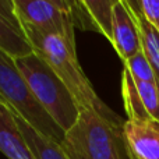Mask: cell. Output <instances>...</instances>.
Here are the masks:
<instances>
[{"label":"cell","instance_id":"6","mask_svg":"<svg viewBox=\"0 0 159 159\" xmlns=\"http://www.w3.org/2000/svg\"><path fill=\"white\" fill-rule=\"evenodd\" d=\"M112 45L123 63L141 52L138 25L127 0H116V4L113 7Z\"/></svg>","mask_w":159,"mask_h":159},{"label":"cell","instance_id":"15","mask_svg":"<svg viewBox=\"0 0 159 159\" xmlns=\"http://www.w3.org/2000/svg\"><path fill=\"white\" fill-rule=\"evenodd\" d=\"M124 69H127L130 71V74L133 75V78L137 81L143 82H157L158 80L155 75V71L152 69V66L149 64L148 59L145 57V55L141 52H138L134 57H131L130 60L124 61Z\"/></svg>","mask_w":159,"mask_h":159},{"label":"cell","instance_id":"4","mask_svg":"<svg viewBox=\"0 0 159 159\" xmlns=\"http://www.w3.org/2000/svg\"><path fill=\"white\" fill-rule=\"evenodd\" d=\"M0 101L13 113L24 119L28 124L43 135L63 143L66 133L38 103L25 78L18 70L16 59L0 50Z\"/></svg>","mask_w":159,"mask_h":159},{"label":"cell","instance_id":"1","mask_svg":"<svg viewBox=\"0 0 159 159\" xmlns=\"http://www.w3.org/2000/svg\"><path fill=\"white\" fill-rule=\"evenodd\" d=\"M34 52L45 60L49 67L56 73L59 78L64 82L70 92L73 93L81 110H92L101 117L112 123H124L126 120L115 113L95 92L87 78L84 70L77 57L75 45L60 36L45 35H27Z\"/></svg>","mask_w":159,"mask_h":159},{"label":"cell","instance_id":"11","mask_svg":"<svg viewBox=\"0 0 159 159\" xmlns=\"http://www.w3.org/2000/svg\"><path fill=\"white\" fill-rule=\"evenodd\" d=\"M134 13L135 21L138 25V32H140L141 39V50L148 59L149 64L152 66L157 75L158 84H159V32L157 28L145 18L141 8L138 7L137 0H127Z\"/></svg>","mask_w":159,"mask_h":159},{"label":"cell","instance_id":"9","mask_svg":"<svg viewBox=\"0 0 159 159\" xmlns=\"http://www.w3.org/2000/svg\"><path fill=\"white\" fill-rule=\"evenodd\" d=\"M0 152H3L8 159H36L17 124L14 113L2 101H0Z\"/></svg>","mask_w":159,"mask_h":159},{"label":"cell","instance_id":"7","mask_svg":"<svg viewBox=\"0 0 159 159\" xmlns=\"http://www.w3.org/2000/svg\"><path fill=\"white\" fill-rule=\"evenodd\" d=\"M0 50L13 59L34 53V48L16 13L14 0H0Z\"/></svg>","mask_w":159,"mask_h":159},{"label":"cell","instance_id":"10","mask_svg":"<svg viewBox=\"0 0 159 159\" xmlns=\"http://www.w3.org/2000/svg\"><path fill=\"white\" fill-rule=\"evenodd\" d=\"M14 116H16L17 124H18L25 141L35 154L36 159H71L64 151L61 144L39 133L38 130L34 129L31 124H28L24 119L17 116L16 113H14Z\"/></svg>","mask_w":159,"mask_h":159},{"label":"cell","instance_id":"12","mask_svg":"<svg viewBox=\"0 0 159 159\" xmlns=\"http://www.w3.org/2000/svg\"><path fill=\"white\" fill-rule=\"evenodd\" d=\"M121 93H123L124 109H126V113L129 116L127 120L140 121V123H151L152 119L147 113L143 101L140 98V93H138L135 81L127 69H123V75H121Z\"/></svg>","mask_w":159,"mask_h":159},{"label":"cell","instance_id":"5","mask_svg":"<svg viewBox=\"0 0 159 159\" xmlns=\"http://www.w3.org/2000/svg\"><path fill=\"white\" fill-rule=\"evenodd\" d=\"M14 7L27 35L60 36L75 45L70 0H14Z\"/></svg>","mask_w":159,"mask_h":159},{"label":"cell","instance_id":"2","mask_svg":"<svg viewBox=\"0 0 159 159\" xmlns=\"http://www.w3.org/2000/svg\"><path fill=\"white\" fill-rule=\"evenodd\" d=\"M124 123H112L92 110H81L61 147L71 159H133Z\"/></svg>","mask_w":159,"mask_h":159},{"label":"cell","instance_id":"14","mask_svg":"<svg viewBox=\"0 0 159 159\" xmlns=\"http://www.w3.org/2000/svg\"><path fill=\"white\" fill-rule=\"evenodd\" d=\"M134 81L147 113L152 119V121L159 124V84L143 82L137 81V80H134Z\"/></svg>","mask_w":159,"mask_h":159},{"label":"cell","instance_id":"13","mask_svg":"<svg viewBox=\"0 0 159 159\" xmlns=\"http://www.w3.org/2000/svg\"><path fill=\"white\" fill-rule=\"evenodd\" d=\"M85 7L96 28V32L102 34L112 43L113 41V7L116 0H84Z\"/></svg>","mask_w":159,"mask_h":159},{"label":"cell","instance_id":"16","mask_svg":"<svg viewBox=\"0 0 159 159\" xmlns=\"http://www.w3.org/2000/svg\"><path fill=\"white\" fill-rule=\"evenodd\" d=\"M137 3L145 18L159 32V0H137Z\"/></svg>","mask_w":159,"mask_h":159},{"label":"cell","instance_id":"3","mask_svg":"<svg viewBox=\"0 0 159 159\" xmlns=\"http://www.w3.org/2000/svg\"><path fill=\"white\" fill-rule=\"evenodd\" d=\"M16 63L38 103L56 124L67 133L77 123L81 115V107L70 89L35 52L17 59Z\"/></svg>","mask_w":159,"mask_h":159},{"label":"cell","instance_id":"8","mask_svg":"<svg viewBox=\"0 0 159 159\" xmlns=\"http://www.w3.org/2000/svg\"><path fill=\"white\" fill-rule=\"evenodd\" d=\"M124 135L133 159H159V124L126 120Z\"/></svg>","mask_w":159,"mask_h":159}]
</instances>
